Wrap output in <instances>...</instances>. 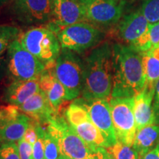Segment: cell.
<instances>
[{"label": "cell", "instance_id": "1", "mask_svg": "<svg viewBox=\"0 0 159 159\" xmlns=\"http://www.w3.org/2000/svg\"><path fill=\"white\" fill-rule=\"evenodd\" d=\"M113 89L111 97H134L144 88L142 56L128 45H113Z\"/></svg>", "mask_w": 159, "mask_h": 159}, {"label": "cell", "instance_id": "2", "mask_svg": "<svg viewBox=\"0 0 159 159\" xmlns=\"http://www.w3.org/2000/svg\"><path fill=\"white\" fill-rule=\"evenodd\" d=\"M82 98L110 100L113 89V46L104 42L97 46L84 60Z\"/></svg>", "mask_w": 159, "mask_h": 159}, {"label": "cell", "instance_id": "3", "mask_svg": "<svg viewBox=\"0 0 159 159\" xmlns=\"http://www.w3.org/2000/svg\"><path fill=\"white\" fill-rule=\"evenodd\" d=\"M46 130L55 139L61 155L73 159H85L91 156L97 148L86 144L78 136L66 118L55 114L45 123Z\"/></svg>", "mask_w": 159, "mask_h": 159}, {"label": "cell", "instance_id": "4", "mask_svg": "<svg viewBox=\"0 0 159 159\" xmlns=\"http://www.w3.org/2000/svg\"><path fill=\"white\" fill-rule=\"evenodd\" d=\"M18 40L25 49L44 64L46 69L55 66L61 52L57 35L47 26H36L20 34Z\"/></svg>", "mask_w": 159, "mask_h": 159}, {"label": "cell", "instance_id": "5", "mask_svg": "<svg viewBox=\"0 0 159 159\" xmlns=\"http://www.w3.org/2000/svg\"><path fill=\"white\" fill-rule=\"evenodd\" d=\"M84 61L75 52L61 49L55 61V76L65 89V100H72L82 94L84 83Z\"/></svg>", "mask_w": 159, "mask_h": 159}, {"label": "cell", "instance_id": "6", "mask_svg": "<svg viewBox=\"0 0 159 159\" xmlns=\"http://www.w3.org/2000/svg\"><path fill=\"white\" fill-rule=\"evenodd\" d=\"M46 69L43 63L15 40L7 50L6 71L12 81L39 80Z\"/></svg>", "mask_w": 159, "mask_h": 159}, {"label": "cell", "instance_id": "7", "mask_svg": "<svg viewBox=\"0 0 159 159\" xmlns=\"http://www.w3.org/2000/svg\"><path fill=\"white\" fill-rule=\"evenodd\" d=\"M57 36L61 49L80 53L98 45L104 38V33L97 26L83 21L64 27Z\"/></svg>", "mask_w": 159, "mask_h": 159}, {"label": "cell", "instance_id": "8", "mask_svg": "<svg viewBox=\"0 0 159 159\" xmlns=\"http://www.w3.org/2000/svg\"><path fill=\"white\" fill-rule=\"evenodd\" d=\"M134 103V97H111L109 100L117 142L131 147L137 131Z\"/></svg>", "mask_w": 159, "mask_h": 159}, {"label": "cell", "instance_id": "9", "mask_svg": "<svg viewBox=\"0 0 159 159\" xmlns=\"http://www.w3.org/2000/svg\"><path fill=\"white\" fill-rule=\"evenodd\" d=\"M65 115L78 136L89 146L94 148L110 147L101 131L91 121L88 111L77 99L69 105Z\"/></svg>", "mask_w": 159, "mask_h": 159}, {"label": "cell", "instance_id": "10", "mask_svg": "<svg viewBox=\"0 0 159 159\" xmlns=\"http://www.w3.org/2000/svg\"><path fill=\"white\" fill-rule=\"evenodd\" d=\"M32 121L18 106L9 104L0 107V144L19 142Z\"/></svg>", "mask_w": 159, "mask_h": 159}, {"label": "cell", "instance_id": "11", "mask_svg": "<svg viewBox=\"0 0 159 159\" xmlns=\"http://www.w3.org/2000/svg\"><path fill=\"white\" fill-rule=\"evenodd\" d=\"M52 16L47 27L55 34L66 27L86 21L84 4L75 0H51Z\"/></svg>", "mask_w": 159, "mask_h": 159}, {"label": "cell", "instance_id": "12", "mask_svg": "<svg viewBox=\"0 0 159 159\" xmlns=\"http://www.w3.org/2000/svg\"><path fill=\"white\" fill-rule=\"evenodd\" d=\"M11 11L21 24L29 26L48 23L52 16L51 0H13Z\"/></svg>", "mask_w": 159, "mask_h": 159}, {"label": "cell", "instance_id": "13", "mask_svg": "<svg viewBox=\"0 0 159 159\" xmlns=\"http://www.w3.org/2000/svg\"><path fill=\"white\" fill-rule=\"evenodd\" d=\"M84 5L86 21L97 27H109L119 23L122 19L125 2L91 0Z\"/></svg>", "mask_w": 159, "mask_h": 159}, {"label": "cell", "instance_id": "14", "mask_svg": "<svg viewBox=\"0 0 159 159\" xmlns=\"http://www.w3.org/2000/svg\"><path fill=\"white\" fill-rule=\"evenodd\" d=\"M77 101L86 109L91 121L101 131L110 147L116 144L117 140L113 125L109 100L104 99L87 100L80 98L77 99Z\"/></svg>", "mask_w": 159, "mask_h": 159}, {"label": "cell", "instance_id": "15", "mask_svg": "<svg viewBox=\"0 0 159 159\" xmlns=\"http://www.w3.org/2000/svg\"><path fill=\"white\" fill-rule=\"evenodd\" d=\"M148 25V21L141 10H137L124 16L120 19L118 25V35L121 40L129 45L144 34Z\"/></svg>", "mask_w": 159, "mask_h": 159}, {"label": "cell", "instance_id": "16", "mask_svg": "<svg viewBox=\"0 0 159 159\" xmlns=\"http://www.w3.org/2000/svg\"><path fill=\"white\" fill-rule=\"evenodd\" d=\"M18 107L32 120L41 125L45 124L51 117L57 114L51 106L47 95L41 89Z\"/></svg>", "mask_w": 159, "mask_h": 159}, {"label": "cell", "instance_id": "17", "mask_svg": "<svg viewBox=\"0 0 159 159\" xmlns=\"http://www.w3.org/2000/svg\"><path fill=\"white\" fill-rule=\"evenodd\" d=\"M155 90L156 89L144 86L142 92L134 97V114L137 130L148 125L156 124L152 109Z\"/></svg>", "mask_w": 159, "mask_h": 159}, {"label": "cell", "instance_id": "18", "mask_svg": "<svg viewBox=\"0 0 159 159\" xmlns=\"http://www.w3.org/2000/svg\"><path fill=\"white\" fill-rule=\"evenodd\" d=\"M40 89L42 90L48 98L51 106L56 114L65 100V89L55 76L54 66L47 68L39 79Z\"/></svg>", "mask_w": 159, "mask_h": 159}, {"label": "cell", "instance_id": "19", "mask_svg": "<svg viewBox=\"0 0 159 159\" xmlns=\"http://www.w3.org/2000/svg\"><path fill=\"white\" fill-rule=\"evenodd\" d=\"M39 90V80L12 81L6 89L5 101L11 105L20 106Z\"/></svg>", "mask_w": 159, "mask_h": 159}, {"label": "cell", "instance_id": "20", "mask_svg": "<svg viewBox=\"0 0 159 159\" xmlns=\"http://www.w3.org/2000/svg\"><path fill=\"white\" fill-rule=\"evenodd\" d=\"M159 144V125H151L136 131L133 148L140 158Z\"/></svg>", "mask_w": 159, "mask_h": 159}, {"label": "cell", "instance_id": "21", "mask_svg": "<svg viewBox=\"0 0 159 159\" xmlns=\"http://www.w3.org/2000/svg\"><path fill=\"white\" fill-rule=\"evenodd\" d=\"M142 56L146 79L144 86L155 89L159 80V59L151 55H142Z\"/></svg>", "mask_w": 159, "mask_h": 159}, {"label": "cell", "instance_id": "22", "mask_svg": "<svg viewBox=\"0 0 159 159\" xmlns=\"http://www.w3.org/2000/svg\"><path fill=\"white\" fill-rule=\"evenodd\" d=\"M20 30L16 27L0 25V56L7 50L10 45L19 37Z\"/></svg>", "mask_w": 159, "mask_h": 159}, {"label": "cell", "instance_id": "23", "mask_svg": "<svg viewBox=\"0 0 159 159\" xmlns=\"http://www.w3.org/2000/svg\"><path fill=\"white\" fill-rule=\"evenodd\" d=\"M107 150L114 159H140L139 153L133 147L119 142Z\"/></svg>", "mask_w": 159, "mask_h": 159}, {"label": "cell", "instance_id": "24", "mask_svg": "<svg viewBox=\"0 0 159 159\" xmlns=\"http://www.w3.org/2000/svg\"><path fill=\"white\" fill-rule=\"evenodd\" d=\"M140 10L149 24L159 21V0H144Z\"/></svg>", "mask_w": 159, "mask_h": 159}, {"label": "cell", "instance_id": "25", "mask_svg": "<svg viewBox=\"0 0 159 159\" xmlns=\"http://www.w3.org/2000/svg\"><path fill=\"white\" fill-rule=\"evenodd\" d=\"M46 159H59L61 156L58 145L55 139L44 129L43 135Z\"/></svg>", "mask_w": 159, "mask_h": 159}, {"label": "cell", "instance_id": "26", "mask_svg": "<svg viewBox=\"0 0 159 159\" xmlns=\"http://www.w3.org/2000/svg\"><path fill=\"white\" fill-rule=\"evenodd\" d=\"M0 159H20L16 143H3L0 144Z\"/></svg>", "mask_w": 159, "mask_h": 159}, {"label": "cell", "instance_id": "27", "mask_svg": "<svg viewBox=\"0 0 159 159\" xmlns=\"http://www.w3.org/2000/svg\"><path fill=\"white\" fill-rule=\"evenodd\" d=\"M20 159H33V144L27 142L25 139H21L17 142Z\"/></svg>", "mask_w": 159, "mask_h": 159}, {"label": "cell", "instance_id": "28", "mask_svg": "<svg viewBox=\"0 0 159 159\" xmlns=\"http://www.w3.org/2000/svg\"><path fill=\"white\" fill-rule=\"evenodd\" d=\"M149 30L153 52L159 46V21L155 24H149Z\"/></svg>", "mask_w": 159, "mask_h": 159}, {"label": "cell", "instance_id": "29", "mask_svg": "<svg viewBox=\"0 0 159 159\" xmlns=\"http://www.w3.org/2000/svg\"><path fill=\"white\" fill-rule=\"evenodd\" d=\"M23 138L25 139L27 142H29L30 144L33 145L34 144L35 142L37 141L38 134L36 128H35V122H33V121H32V123L29 126V128L26 130Z\"/></svg>", "mask_w": 159, "mask_h": 159}, {"label": "cell", "instance_id": "30", "mask_svg": "<svg viewBox=\"0 0 159 159\" xmlns=\"http://www.w3.org/2000/svg\"><path fill=\"white\" fill-rule=\"evenodd\" d=\"M152 109H153L155 119H156V124H159V80L156 85Z\"/></svg>", "mask_w": 159, "mask_h": 159}, {"label": "cell", "instance_id": "31", "mask_svg": "<svg viewBox=\"0 0 159 159\" xmlns=\"http://www.w3.org/2000/svg\"><path fill=\"white\" fill-rule=\"evenodd\" d=\"M85 159H114L110 154L107 148H98L94 152Z\"/></svg>", "mask_w": 159, "mask_h": 159}, {"label": "cell", "instance_id": "32", "mask_svg": "<svg viewBox=\"0 0 159 159\" xmlns=\"http://www.w3.org/2000/svg\"><path fill=\"white\" fill-rule=\"evenodd\" d=\"M140 159H159V144Z\"/></svg>", "mask_w": 159, "mask_h": 159}, {"label": "cell", "instance_id": "33", "mask_svg": "<svg viewBox=\"0 0 159 159\" xmlns=\"http://www.w3.org/2000/svg\"><path fill=\"white\" fill-rule=\"evenodd\" d=\"M5 70H6V59L3 56H0V77Z\"/></svg>", "mask_w": 159, "mask_h": 159}, {"label": "cell", "instance_id": "34", "mask_svg": "<svg viewBox=\"0 0 159 159\" xmlns=\"http://www.w3.org/2000/svg\"><path fill=\"white\" fill-rule=\"evenodd\" d=\"M150 55H152V56H154L155 57H156V58L159 59V46Z\"/></svg>", "mask_w": 159, "mask_h": 159}, {"label": "cell", "instance_id": "35", "mask_svg": "<svg viewBox=\"0 0 159 159\" xmlns=\"http://www.w3.org/2000/svg\"><path fill=\"white\" fill-rule=\"evenodd\" d=\"M10 1H11V0H0V7H2L3 5H5L7 2H9Z\"/></svg>", "mask_w": 159, "mask_h": 159}, {"label": "cell", "instance_id": "36", "mask_svg": "<svg viewBox=\"0 0 159 159\" xmlns=\"http://www.w3.org/2000/svg\"><path fill=\"white\" fill-rule=\"evenodd\" d=\"M75 1H77V2H79L80 3H83V4H86L89 2H91V0H75Z\"/></svg>", "mask_w": 159, "mask_h": 159}, {"label": "cell", "instance_id": "37", "mask_svg": "<svg viewBox=\"0 0 159 159\" xmlns=\"http://www.w3.org/2000/svg\"><path fill=\"white\" fill-rule=\"evenodd\" d=\"M59 159H73V158H71L69 156H64V155H61V156H60V157H59Z\"/></svg>", "mask_w": 159, "mask_h": 159}, {"label": "cell", "instance_id": "38", "mask_svg": "<svg viewBox=\"0 0 159 159\" xmlns=\"http://www.w3.org/2000/svg\"><path fill=\"white\" fill-rule=\"evenodd\" d=\"M111 1H113V2H119V1H122V0H111Z\"/></svg>", "mask_w": 159, "mask_h": 159}]
</instances>
